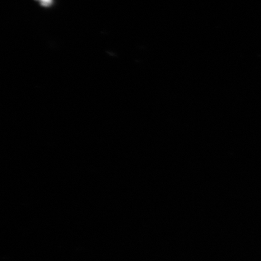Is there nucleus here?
Listing matches in <instances>:
<instances>
[{
    "mask_svg": "<svg viewBox=\"0 0 261 261\" xmlns=\"http://www.w3.org/2000/svg\"><path fill=\"white\" fill-rule=\"evenodd\" d=\"M40 3V4L44 7L50 6L51 3H53V0H37Z\"/></svg>",
    "mask_w": 261,
    "mask_h": 261,
    "instance_id": "1",
    "label": "nucleus"
}]
</instances>
